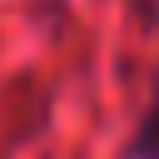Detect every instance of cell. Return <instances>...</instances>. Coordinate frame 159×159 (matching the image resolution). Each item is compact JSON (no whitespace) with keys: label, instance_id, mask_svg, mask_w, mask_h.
Instances as JSON below:
<instances>
[{"label":"cell","instance_id":"obj_1","mask_svg":"<svg viewBox=\"0 0 159 159\" xmlns=\"http://www.w3.org/2000/svg\"><path fill=\"white\" fill-rule=\"evenodd\" d=\"M129 159H159V99L149 104V114H144V124L129 144Z\"/></svg>","mask_w":159,"mask_h":159}]
</instances>
